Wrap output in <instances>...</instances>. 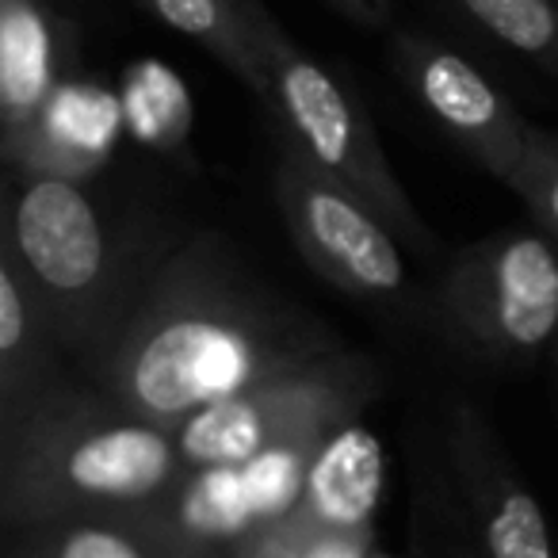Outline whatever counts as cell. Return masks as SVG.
I'll list each match as a JSON object with an SVG mask.
<instances>
[{"instance_id":"6da1fadb","label":"cell","mask_w":558,"mask_h":558,"mask_svg":"<svg viewBox=\"0 0 558 558\" xmlns=\"http://www.w3.org/2000/svg\"><path fill=\"white\" fill-rule=\"evenodd\" d=\"M344 352L337 329L264 283L222 233L180 238L81 356L123 410L177 433L187 417L311 360Z\"/></svg>"},{"instance_id":"7a4b0ae2","label":"cell","mask_w":558,"mask_h":558,"mask_svg":"<svg viewBox=\"0 0 558 558\" xmlns=\"http://www.w3.org/2000/svg\"><path fill=\"white\" fill-rule=\"evenodd\" d=\"M187 478L177 436L88 379L62 375L16 417L0 421L4 535L54 520L169 509Z\"/></svg>"},{"instance_id":"3957f363","label":"cell","mask_w":558,"mask_h":558,"mask_svg":"<svg viewBox=\"0 0 558 558\" xmlns=\"http://www.w3.org/2000/svg\"><path fill=\"white\" fill-rule=\"evenodd\" d=\"M172 245L77 177L12 172L4 184L0 253L20 264L58 344L77 360L100 344Z\"/></svg>"},{"instance_id":"277c9868","label":"cell","mask_w":558,"mask_h":558,"mask_svg":"<svg viewBox=\"0 0 558 558\" xmlns=\"http://www.w3.org/2000/svg\"><path fill=\"white\" fill-rule=\"evenodd\" d=\"M387 379L367 352H333L288 367L177 428L187 474L241 471L271 456H314L383 395Z\"/></svg>"},{"instance_id":"5b68a950","label":"cell","mask_w":558,"mask_h":558,"mask_svg":"<svg viewBox=\"0 0 558 558\" xmlns=\"http://www.w3.org/2000/svg\"><path fill=\"white\" fill-rule=\"evenodd\" d=\"M264 65H268L264 108L276 119L279 146L295 149L306 165L364 199L402 245L433 253V230L417 215L398 172L390 169L364 96L341 73L326 70L318 58L299 50L279 24L264 43Z\"/></svg>"},{"instance_id":"8992f818","label":"cell","mask_w":558,"mask_h":558,"mask_svg":"<svg viewBox=\"0 0 558 558\" xmlns=\"http://www.w3.org/2000/svg\"><path fill=\"white\" fill-rule=\"evenodd\" d=\"M436 311L463 349L527 360L558 344V241L543 230H497L448 264Z\"/></svg>"},{"instance_id":"52a82bcc","label":"cell","mask_w":558,"mask_h":558,"mask_svg":"<svg viewBox=\"0 0 558 558\" xmlns=\"http://www.w3.org/2000/svg\"><path fill=\"white\" fill-rule=\"evenodd\" d=\"M271 195L299 256L326 283L364 303L398 306L410 295L402 241L364 199L279 146Z\"/></svg>"},{"instance_id":"ba28073f","label":"cell","mask_w":558,"mask_h":558,"mask_svg":"<svg viewBox=\"0 0 558 558\" xmlns=\"http://www.w3.org/2000/svg\"><path fill=\"white\" fill-rule=\"evenodd\" d=\"M390 54L425 116L494 180L509 184L512 169L524 157L532 123L512 108V100L459 50L402 32L390 43Z\"/></svg>"},{"instance_id":"9c48e42d","label":"cell","mask_w":558,"mask_h":558,"mask_svg":"<svg viewBox=\"0 0 558 558\" xmlns=\"http://www.w3.org/2000/svg\"><path fill=\"white\" fill-rule=\"evenodd\" d=\"M448 456L466 497L482 558H555V539L539 501L474 405H451Z\"/></svg>"},{"instance_id":"30bf717a","label":"cell","mask_w":558,"mask_h":558,"mask_svg":"<svg viewBox=\"0 0 558 558\" xmlns=\"http://www.w3.org/2000/svg\"><path fill=\"white\" fill-rule=\"evenodd\" d=\"M379 489V440L360 425H349L314 456L311 471L303 474V486L295 494V505L271 524L306 543L364 550L367 539H372Z\"/></svg>"},{"instance_id":"8fae6325","label":"cell","mask_w":558,"mask_h":558,"mask_svg":"<svg viewBox=\"0 0 558 558\" xmlns=\"http://www.w3.org/2000/svg\"><path fill=\"white\" fill-rule=\"evenodd\" d=\"M4 558H233L172 509L104 512L9 532Z\"/></svg>"},{"instance_id":"7c38bea8","label":"cell","mask_w":558,"mask_h":558,"mask_svg":"<svg viewBox=\"0 0 558 558\" xmlns=\"http://www.w3.org/2000/svg\"><path fill=\"white\" fill-rule=\"evenodd\" d=\"M58 27L39 0H0V119L12 169L43 138L58 96Z\"/></svg>"},{"instance_id":"4fadbf2b","label":"cell","mask_w":558,"mask_h":558,"mask_svg":"<svg viewBox=\"0 0 558 558\" xmlns=\"http://www.w3.org/2000/svg\"><path fill=\"white\" fill-rule=\"evenodd\" d=\"M58 344L39 295L9 253H0V421L16 417L62 379Z\"/></svg>"},{"instance_id":"5bb4252c","label":"cell","mask_w":558,"mask_h":558,"mask_svg":"<svg viewBox=\"0 0 558 558\" xmlns=\"http://www.w3.org/2000/svg\"><path fill=\"white\" fill-rule=\"evenodd\" d=\"M146 9L177 35L207 50L253 96H268L264 43L276 20L260 0H146Z\"/></svg>"},{"instance_id":"9a60e30c","label":"cell","mask_w":558,"mask_h":558,"mask_svg":"<svg viewBox=\"0 0 558 558\" xmlns=\"http://www.w3.org/2000/svg\"><path fill=\"white\" fill-rule=\"evenodd\" d=\"M497 47L558 81V0H451Z\"/></svg>"},{"instance_id":"2e32d148","label":"cell","mask_w":558,"mask_h":558,"mask_svg":"<svg viewBox=\"0 0 558 558\" xmlns=\"http://www.w3.org/2000/svg\"><path fill=\"white\" fill-rule=\"evenodd\" d=\"M509 187L532 210L539 230L558 241V134L532 126L524 157L509 177Z\"/></svg>"},{"instance_id":"e0dca14e","label":"cell","mask_w":558,"mask_h":558,"mask_svg":"<svg viewBox=\"0 0 558 558\" xmlns=\"http://www.w3.org/2000/svg\"><path fill=\"white\" fill-rule=\"evenodd\" d=\"M326 4H333L344 20H352L356 27H367V32H379L395 16V0H326Z\"/></svg>"},{"instance_id":"ac0fdd59","label":"cell","mask_w":558,"mask_h":558,"mask_svg":"<svg viewBox=\"0 0 558 558\" xmlns=\"http://www.w3.org/2000/svg\"><path fill=\"white\" fill-rule=\"evenodd\" d=\"M555 364H558V344H555Z\"/></svg>"}]
</instances>
